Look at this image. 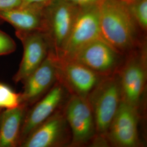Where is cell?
<instances>
[{
	"instance_id": "ac0fdd59",
	"label": "cell",
	"mask_w": 147,
	"mask_h": 147,
	"mask_svg": "<svg viewBox=\"0 0 147 147\" xmlns=\"http://www.w3.org/2000/svg\"><path fill=\"white\" fill-rule=\"evenodd\" d=\"M16 49V44L13 38L0 30V57L14 53Z\"/></svg>"
},
{
	"instance_id": "5b68a950",
	"label": "cell",
	"mask_w": 147,
	"mask_h": 147,
	"mask_svg": "<svg viewBox=\"0 0 147 147\" xmlns=\"http://www.w3.org/2000/svg\"><path fill=\"white\" fill-rule=\"evenodd\" d=\"M121 55L100 38L86 45L65 60L80 63L106 77L119 70L121 64Z\"/></svg>"
},
{
	"instance_id": "ffe728a7",
	"label": "cell",
	"mask_w": 147,
	"mask_h": 147,
	"mask_svg": "<svg viewBox=\"0 0 147 147\" xmlns=\"http://www.w3.org/2000/svg\"><path fill=\"white\" fill-rule=\"evenodd\" d=\"M21 0H0V11L20 7Z\"/></svg>"
},
{
	"instance_id": "3957f363",
	"label": "cell",
	"mask_w": 147,
	"mask_h": 147,
	"mask_svg": "<svg viewBox=\"0 0 147 147\" xmlns=\"http://www.w3.org/2000/svg\"><path fill=\"white\" fill-rule=\"evenodd\" d=\"M100 38L98 5L80 8L68 37L57 56L68 59L82 47Z\"/></svg>"
},
{
	"instance_id": "277c9868",
	"label": "cell",
	"mask_w": 147,
	"mask_h": 147,
	"mask_svg": "<svg viewBox=\"0 0 147 147\" xmlns=\"http://www.w3.org/2000/svg\"><path fill=\"white\" fill-rule=\"evenodd\" d=\"M79 8L65 0H52L44 8V32L56 56L68 37Z\"/></svg>"
},
{
	"instance_id": "5bb4252c",
	"label": "cell",
	"mask_w": 147,
	"mask_h": 147,
	"mask_svg": "<svg viewBox=\"0 0 147 147\" xmlns=\"http://www.w3.org/2000/svg\"><path fill=\"white\" fill-rule=\"evenodd\" d=\"M45 6L29 5L0 11V21L10 24L20 31H45Z\"/></svg>"
},
{
	"instance_id": "7a4b0ae2",
	"label": "cell",
	"mask_w": 147,
	"mask_h": 147,
	"mask_svg": "<svg viewBox=\"0 0 147 147\" xmlns=\"http://www.w3.org/2000/svg\"><path fill=\"white\" fill-rule=\"evenodd\" d=\"M93 111L96 134L100 138L106 137L121 99L118 73L104 78L87 96Z\"/></svg>"
},
{
	"instance_id": "4fadbf2b",
	"label": "cell",
	"mask_w": 147,
	"mask_h": 147,
	"mask_svg": "<svg viewBox=\"0 0 147 147\" xmlns=\"http://www.w3.org/2000/svg\"><path fill=\"white\" fill-rule=\"evenodd\" d=\"M68 131L64 112L57 110L32 132L19 147H59L67 141Z\"/></svg>"
},
{
	"instance_id": "d6986e66",
	"label": "cell",
	"mask_w": 147,
	"mask_h": 147,
	"mask_svg": "<svg viewBox=\"0 0 147 147\" xmlns=\"http://www.w3.org/2000/svg\"><path fill=\"white\" fill-rule=\"evenodd\" d=\"M79 8L88 7L99 4L101 0H65Z\"/></svg>"
},
{
	"instance_id": "8fae6325",
	"label": "cell",
	"mask_w": 147,
	"mask_h": 147,
	"mask_svg": "<svg viewBox=\"0 0 147 147\" xmlns=\"http://www.w3.org/2000/svg\"><path fill=\"white\" fill-rule=\"evenodd\" d=\"M138 123V109L121 100L106 137L116 146L137 147L140 144Z\"/></svg>"
},
{
	"instance_id": "44dd1931",
	"label": "cell",
	"mask_w": 147,
	"mask_h": 147,
	"mask_svg": "<svg viewBox=\"0 0 147 147\" xmlns=\"http://www.w3.org/2000/svg\"><path fill=\"white\" fill-rule=\"evenodd\" d=\"M52 0H21L20 6L29 5H40L46 6Z\"/></svg>"
},
{
	"instance_id": "2e32d148",
	"label": "cell",
	"mask_w": 147,
	"mask_h": 147,
	"mask_svg": "<svg viewBox=\"0 0 147 147\" xmlns=\"http://www.w3.org/2000/svg\"><path fill=\"white\" fill-rule=\"evenodd\" d=\"M127 5L138 28L143 31H146L147 29V0H138Z\"/></svg>"
},
{
	"instance_id": "6da1fadb",
	"label": "cell",
	"mask_w": 147,
	"mask_h": 147,
	"mask_svg": "<svg viewBox=\"0 0 147 147\" xmlns=\"http://www.w3.org/2000/svg\"><path fill=\"white\" fill-rule=\"evenodd\" d=\"M101 36L117 52L131 53L137 45L138 27L121 0H101L98 5Z\"/></svg>"
},
{
	"instance_id": "52a82bcc",
	"label": "cell",
	"mask_w": 147,
	"mask_h": 147,
	"mask_svg": "<svg viewBox=\"0 0 147 147\" xmlns=\"http://www.w3.org/2000/svg\"><path fill=\"white\" fill-rule=\"evenodd\" d=\"M16 36L22 42L23 56L19 67L13 78L17 84L22 82L42 63L47 57L50 45L48 38L42 31H16Z\"/></svg>"
},
{
	"instance_id": "e0dca14e",
	"label": "cell",
	"mask_w": 147,
	"mask_h": 147,
	"mask_svg": "<svg viewBox=\"0 0 147 147\" xmlns=\"http://www.w3.org/2000/svg\"><path fill=\"white\" fill-rule=\"evenodd\" d=\"M20 104V93H16L7 85L0 83V109H13Z\"/></svg>"
},
{
	"instance_id": "9c48e42d",
	"label": "cell",
	"mask_w": 147,
	"mask_h": 147,
	"mask_svg": "<svg viewBox=\"0 0 147 147\" xmlns=\"http://www.w3.org/2000/svg\"><path fill=\"white\" fill-rule=\"evenodd\" d=\"M104 78L80 63L58 57V81L73 94L87 98Z\"/></svg>"
},
{
	"instance_id": "30bf717a",
	"label": "cell",
	"mask_w": 147,
	"mask_h": 147,
	"mask_svg": "<svg viewBox=\"0 0 147 147\" xmlns=\"http://www.w3.org/2000/svg\"><path fill=\"white\" fill-rule=\"evenodd\" d=\"M145 58L131 55L118 73L122 100L135 107H140L146 81Z\"/></svg>"
},
{
	"instance_id": "8992f818",
	"label": "cell",
	"mask_w": 147,
	"mask_h": 147,
	"mask_svg": "<svg viewBox=\"0 0 147 147\" xmlns=\"http://www.w3.org/2000/svg\"><path fill=\"white\" fill-rule=\"evenodd\" d=\"M64 113L71 133V145H83L94 136V118L87 98L72 94Z\"/></svg>"
},
{
	"instance_id": "9a60e30c",
	"label": "cell",
	"mask_w": 147,
	"mask_h": 147,
	"mask_svg": "<svg viewBox=\"0 0 147 147\" xmlns=\"http://www.w3.org/2000/svg\"><path fill=\"white\" fill-rule=\"evenodd\" d=\"M26 105L5 109L0 115V147H18L22 124L26 113Z\"/></svg>"
},
{
	"instance_id": "7402d4cb",
	"label": "cell",
	"mask_w": 147,
	"mask_h": 147,
	"mask_svg": "<svg viewBox=\"0 0 147 147\" xmlns=\"http://www.w3.org/2000/svg\"><path fill=\"white\" fill-rule=\"evenodd\" d=\"M121 1H123V2H124L125 3H126V5H129L131 4L133 2H135L138 0H121Z\"/></svg>"
},
{
	"instance_id": "ba28073f",
	"label": "cell",
	"mask_w": 147,
	"mask_h": 147,
	"mask_svg": "<svg viewBox=\"0 0 147 147\" xmlns=\"http://www.w3.org/2000/svg\"><path fill=\"white\" fill-rule=\"evenodd\" d=\"M58 81V57L50 50L42 63L23 82L21 104H34Z\"/></svg>"
},
{
	"instance_id": "603a6c76",
	"label": "cell",
	"mask_w": 147,
	"mask_h": 147,
	"mask_svg": "<svg viewBox=\"0 0 147 147\" xmlns=\"http://www.w3.org/2000/svg\"><path fill=\"white\" fill-rule=\"evenodd\" d=\"M2 109H0V115H1V112H2Z\"/></svg>"
},
{
	"instance_id": "7c38bea8",
	"label": "cell",
	"mask_w": 147,
	"mask_h": 147,
	"mask_svg": "<svg viewBox=\"0 0 147 147\" xmlns=\"http://www.w3.org/2000/svg\"><path fill=\"white\" fill-rule=\"evenodd\" d=\"M65 89L63 84L56 82L31 110L27 111L21 126L18 147L32 132L58 110L65 96Z\"/></svg>"
}]
</instances>
